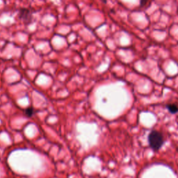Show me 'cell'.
Returning <instances> with one entry per match:
<instances>
[{
    "label": "cell",
    "mask_w": 178,
    "mask_h": 178,
    "mask_svg": "<svg viewBox=\"0 0 178 178\" xmlns=\"http://www.w3.org/2000/svg\"><path fill=\"white\" fill-rule=\"evenodd\" d=\"M148 143L150 148L157 151L162 148L164 144V139L162 134L158 131H152L148 135Z\"/></svg>",
    "instance_id": "6da1fadb"
},
{
    "label": "cell",
    "mask_w": 178,
    "mask_h": 178,
    "mask_svg": "<svg viewBox=\"0 0 178 178\" xmlns=\"http://www.w3.org/2000/svg\"><path fill=\"white\" fill-rule=\"evenodd\" d=\"M167 109L171 114H176V113L178 112V106L176 104H168Z\"/></svg>",
    "instance_id": "7a4b0ae2"
},
{
    "label": "cell",
    "mask_w": 178,
    "mask_h": 178,
    "mask_svg": "<svg viewBox=\"0 0 178 178\" xmlns=\"http://www.w3.org/2000/svg\"><path fill=\"white\" fill-rule=\"evenodd\" d=\"M147 1H148V0H141V5H145Z\"/></svg>",
    "instance_id": "3957f363"
}]
</instances>
